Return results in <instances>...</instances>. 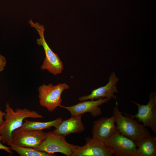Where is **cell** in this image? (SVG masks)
Masks as SVG:
<instances>
[{"instance_id": "obj_1", "label": "cell", "mask_w": 156, "mask_h": 156, "mask_svg": "<svg viewBox=\"0 0 156 156\" xmlns=\"http://www.w3.org/2000/svg\"><path fill=\"white\" fill-rule=\"evenodd\" d=\"M5 120L0 126V135L2 143L8 145L12 142V132L21 126L25 119L44 118L36 111L27 108H17L14 110L8 102L5 105Z\"/></svg>"}, {"instance_id": "obj_2", "label": "cell", "mask_w": 156, "mask_h": 156, "mask_svg": "<svg viewBox=\"0 0 156 156\" xmlns=\"http://www.w3.org/2000/svg\"><path fill=\"white\" fill-rule=\"evenodd\" d=\"M123 116L118 109V102L114 107L112 114L115 117L117 129L123 135L135 142L151 134L142 124L139 123L128 114Z\"/></svg>"}, {"instance_id": "obj_3", "label": "cell", "mask_w": 156, "mask_h": 156, "mask_svg": "<svg viewBox=\"0 0 156 156\" xmlns=\"http://www.w3.org/2000/svg\"><path fill=\"white\" fill-rule=\"evenodd\" d=\"M29 23L38 32L40 38L37 39V43L39 45L42 47L45 52V58L41 66V69L47 70L55 75L60 74L63 70V62L57 54L53 51L47 43L44 35L45 30L44 25L37 22L34 23L31 19L29 21Z\"/></svg>"}, {"instance_id": "obj_4", "label": "cell", "mask_w": 156, "mask_h": 156, "mask_svg": "<svg viewBox=\"0 0 156 156\" xmlns=\"http://www.w3.org/2000/svg\"><path fill=\"white\" fill-rule=\"evenodd\" d=\"M69 88V86L65 83L55 85L49 83L40 86L38 88L40 105L46 108L49 112L53 111L61 105L62 92Z\"/></svg>"}, {"instance_id": "obj_5", "label": "cell", "mask_w": 156, "mask_h": 156, "mask_svg": "<svg viewBox=\"0 0 156 156\" xmlns=\"http://www.w3.org/2000/svg\"><path fill=\"white\" fill-rule=\"evenodd\" d=\"M46 137L35 149L46 153L54 154L59 153L67 156H71L80 146L68 143L65 137L55 134L52 131L46 132Z\"/></svg>"}, {"instance_id": "obj_6", "label": "cell", "mask_w": 156, "mask_h": 156, "mask_svg": "<svg viewBox=\"0 0 156 156\" xmlns=\"http://www.w3.org/2000/svg\"><path fill=\"white\" fill-rule=\"evenodd\" d=\"M104 143L116 156H135L137 146L135 142L117 130Z\"/></svg>"}, {"instance_id": "obj_7", "label": "cell", "mask_w": 156, "mask_h": 156, "mask_svg": "<svg viewBox=\"0 0 156 156\" xmlns=\"http://www.w3.org/2000/svg\"><path fill=\"white\" fill-rule=\"evenodd\" d=\"M149 101L146 105H142L135 101H131L137 105V113L130 116L138 119V122H141L145 127H149L155 134L156 133V94L152 92L149 95Z\"/></svg>"}, {"instance_id": "obj_8", "label": "cell", "mask_w": 156, "mask_h": 156, "mask_svg": "<svg viewBox=\"0 0 156 156\" xmlns=\"http://www.w3.org/2000/svg\"><path fill=\"white\" fill-rule=\"evenodd\" d=\"M46 136V132L42 131L19 128L12 132L11 143L15 145L35 148L42 143Z\"/></svg>"}, {"instance_id": "obj_9", "label": "cell", "mask_w": 156, "mask_h": 156, "mask_svg": "<svg viewBox=\"0 0 156 156\" xmlns=\"http://www.w3.org/2000/svg\"><path fill=\"white\" fill-rule=\"evenodd\" d=\"M86 144L80 146L71 156H112L113 154L103 142L90 137L86 139Z\"/></svg>"}, {"instance_id": "obj_10", "label": "cell", "mask_w": 156, "mask_h": 156, "mask_svg": "<svg viewBox=\"0 0 156 156\" xmlns=\"http://www.w3.org/2000/svg\"><path fill=\"white\" fill-rule=\"evenodd\" d=\"M110 99L107 98H100L96 100L83 101L76 105L65 106L61 105L60 107L68 110L71 116L82 114L89 112L94 117L101 115L102 113L101 108L99 106L108 102Z\"/></svg>"}, {"instance_id": "obj_11", "label": "cell", "mask_w": 156, "mask_h": 156, "mask_svg": "<svg viewBox=\"0 0 156 156\" xmlns=\"http://www.w3.org/2000/svg\"><path fill=\"white\" fill-rule=\"evenodd\" d=\"M115 117H102L95 121L92 129V138L104 143L117 130Z\"/></svg>"}, {"instance_id": "obj_12", "label": "cell", "mask_w": 156, "mask_h": 156, "mask_svg": "<svg viewBox=\"0 0 156 156\" xmlns=\"http://www.w3.org/2000/svg\"><path fill=\"white\" fill-rule=\"evenodd\" d=\"M119 80V78L113 72L111 74L109 81L106 85L92 90L89 95L79 97V100L81 102L89 99L94 100L100 98H107L110 100L112 98L116 99L114 94L118 92L116 84Z\"/></svg>"}, {"instance_id": "obj_13", "label": "cell", "mask_w": 156, "mask_h": 156, "mask_svg": "<svg viewBox=\"0 0 156 156\" xmlns=\"http://www.w3.org/2000/svg\"><path fill=\"white\" fill-rule=\"evenodd\" d=\"M81 114L71 116L68 119L62 120L59 126L52 131L54 133L65 137L73 133L83 132L85 127L81 120Z\"/></svg>"}, {"instance_id": "obj_14", "label": "cell", "mask_w": 156, "mask_h": 156, "mask_svg": "<svg viewBox=\"0 0 156 156\" xmlns=\"http://www.w3.org/2000/svg\"><path fill=\"white\" fill-rule=\"evenodd\" d=\"M137 146L135 156H155L156 137L151 135L135 142Z\"/></svg>"}, {"instance_id": "obj_15", "label": "cell", "mask_w": 156, "mask_h": 156, "mask_svg": "<svg viewBox=\"0 0 156 156\" xmlns=\"http://www.w3.org/2000/svg\"><path fill=\"white\" fill-rule=\"evenodd\" d=\"M62 120V118L60 117L46 122L30 121L26 118L20 128L31 130L42 131L46 129H50L52 127L57 128Z\"/></svg>"}, {"instance_id": "obj_16", "label": "cell", "mask_w": 156, "mask_h": 156, "mask_svg": "<svg viewBox=\"0 0 156 156\" xmlns=\"http://www.w3.org/2000/svg\"><path fill=\"white\" fill-rule=\"evenodd\" d=\"M11 149L17 153L21 156H55L44 152L38 151L34 148L15 145L12 143L9 144Z\"/></svg>"}, {"instance_id": "obj_17", "label": "cell", "mask_w": 156, "mask_h": 156, "mask_svg": "<svg viewBox=\"0 0 156 156\" xmlns=\"http://www.w3.org/2000/svg\"><path fill=\"white\" fill-rule=\"evenodd\" d=\"M6 63L5 58L2 55L0 54V73L4 70Z\"/></svg>"}, {"instance_id": "obj_18", "label": "cell", "mask_w": 156, "mask_h": 156, "mask_svg": "<svg viewBox=\"0 0 156 156\" xmlns=\"http://www.w3.org/2000/svg\"><path fill=\"white\" fill-rule=\"evenodd\" d=\"M2 140V137L0 135V149H2L5 151L7 153L10 154H12L13 152L12 150L11 149L10 147L5 146L1 142Z\"/></svg>"}, {"instance_id": "obj_19", "label": "cell", "mask_w": 156, "mask_h": 156, "mask_svg": "<svg viewBox=\"0 0 156 156\" xmlns=\"http://www.w3.org/2000/svg\"><path fill=\"white\" fill-rule=\"evenodd\" d=\"M5 115V112H2L0 108V126L3 122V118Z\"/></svg>"}]
</instances>
